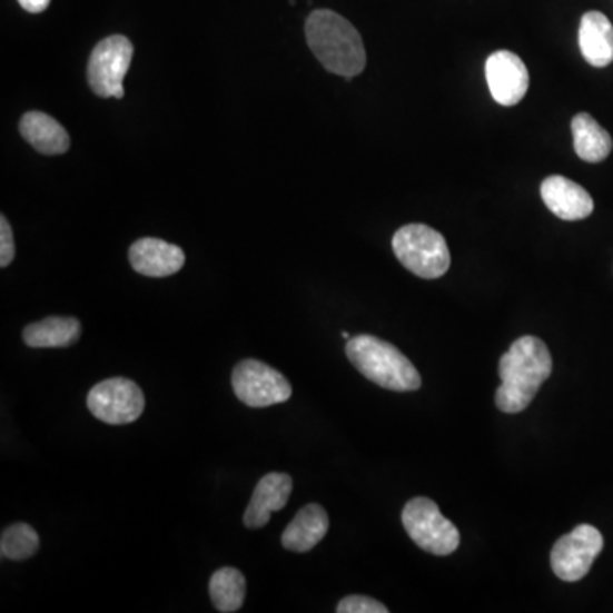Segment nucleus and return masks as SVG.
I'll return each mask as SVG.
<instances>
[{
    "instance_id": "obj_1",
    "label": "nucleus",
    "mask_w": 613,
    "mask_h": 613,
    "mask_svg": "<svg viewBox=\"0 0 613 613\" xmlns=\"http://www.w3.org/2000/svg\"><path fill=\"white\" fill-rule=\"evenodd\" d=\"M551 374L552 356L547 345L535 336L516 339L500 359L497 409L506 414L522 413L531 406L538 388Z\"/></svg>"
},
{
    "instance_id": "obj_2",
    "label": "nucleus",
    "mask_w": 613,
    "mask_h": 613,
    "mask_svg": "<svg viewBox=\"0 0 613 613\" xmlns=\"http://www.w3.org/2000/svg\"><path fill=\"white\" fill-rule=\"evenodd\" d=\"M305 38L324 69L336 76H359L367 66L364 40L355 26L329 9L314 11L305 21Z\"/></svg>"
},
{
    "instance_id": "obj_3",
    "label": "nucleus",
    "mask_w": 613,
    "mask_h": 613,
    "mask_svg": "<svg viewBox=\"0 0 613 613\" xmlns=\"http://www.w3.org/2000/svg\"><path fill=\"white\" fill-rule=\"evenodd\" d=\"M346 356L359 374L388 390L411 393L422 387V375L416 367L384 339L359 334L348 339Z\"/></svg>"
},
{
    "instance_id": "obj_4",
    "label": "nucleus",
    "mask_w": 613,
    "mask_h": 613,
    "mask_svg": "<svg viewBox=\"0 0 613 613\" xmlns=\"http://www.w3.org/2000/svg\"><path fill=\"white\" fill-rule=\"evenodd\" d=\"M393 249L404 268L425 280H436L451 268L447 240L423 224H409L397 230Z\"/></svg>"
},
{
    "instance_id": "obj_5",
    "label": "nucleus",
    "mask_w": 613,
    "mask_h": 613,
    "mask_svg": "<svg viewBox=\"0 0 613 613\" xmlns=\"http://www.w3.org/2000/svg\"><path fill=\"white\" fill-rule=\"evenodd\" d=\"M403 525L414 544L429 554L451 555L461 545L457 526L428 497H413L404 506Z\"/></svg>"
},
{
    "instance_id": "obj_6",
    "label": "nucleus",
    "mask_w": 613,
    "mask_h": 613,
    "mask_svg": "<svg viewBox=\"0 0 613 613\" xmlns=\"http://www.w3.org/2000/svg\"><path fill=\"white\" fill-rule=\"evenodd\" d=\"M134 45L123 34H113L96 45L88 63V82L101 98L121 99L123 79L131 66Z\"/></svg>"
},
{
    "instance_id": "obj_7",
    "label": "nucleus",
    "mask_w": 613,
    "mask_h": 613,
    "mask_svg": "<svg viewBox=\"0 0 613 613\" xmlns=\"http://www.w3.org/2000/svg\"><path fill=\"white\" fill-rule=\"evenodd\" d=\"M88 407L99 422L108 425H130L142 416L146 396L142 388L130 378H108L89 390Z\"/></svg>"
},
{
    "instance_id": "obj_8",
    "label": "nucleus",
    "mask_w": 613,
    "mask_h": 613,
    "mask_svg": "<svg viewBox=\"0 0 613 613\" xmlns=\"http://www.w3.org/2000/svg\"><path fill=\"white\" fill-rule=\"evenodd\" d=\"M237 399L250 407H268L287 403L291 385L280 372L259 359H243L233 372Z\"/></svg>"
},
{
    "instance_id": "obj_9",
    "label": "nucleus",
    "mask_w": 613,
    "mask_h": 613,
    "mask_svg": "<svg viewBox=\"0 0 613 613\" xmlns=\"http://www.w3.org/2000/svg\"><path fill=\"white\" fill-rule=\"evenodd\" d=\"M603 548V537L592 525H577L571 534L555 542L551 552V566L560 580L574 583L583 580Z\"/></svg>"
},
{
    "instance_id": "obj_10",
    "label": "nucleus",
    "mask_w": 613,
    "mask_h": 613,
    "mask_svg": "<svg viewBox=\"0 0 613 613\" xmlns=\"http://www.w3.org/2000/svg\"><path fill=\"white\" fill-rule=\"evenodd\" d=\"M486 80L497 105L516 106L528 92L531 76L518 55L500 50L486 60Z\"/></svg>"
},
{
    "instance_id": "obj_11",
    "label": "nucleus",
    "mask_w": 613,
    "mask_h": 613,
    "mask_svg": "<svg viewBox=\"0 0 613 613\" xmlns=\"http://www.w3.org/2000/svg\"><path fill=\"white\" fill-rule=\"evenodd\" d=\"M131 268L149 278H166L185 266L186 256L181 247L154 237L138 239L128 250Z\"/></svg>"
},
{
    "instance_id": "obj_12",
    "label": "nucleus",
    "mask_w": 613,
    "mask_h": 613,
    "mask_svg": "<svg viewBox=\"0 0 613 613\" xmlns=\"http://www.w3.org/2000/svg\"><path fill=\"white\" fill-rule=\"evenodd\" d=\"M541 195L545 207L561 220H583L589 218L595 208L590 192L564 176H548L544 179Z\"/></svg>"
},
{
    "instance_id": "obj_13",
    "label": "nucleus",
    "mask_w": 613,
    "mask_h": 613,
    "mask_svg": "<svg viewBox=\"0 0 613 613\" xmlns=\"http://www.w3.org/2000/svg\"><path fill=\"white\" fill-rule=\"evenodd\" d=\"M291 490H294V481L288 474L284 472L266 474L250 497L244 513V525L247 528H263L268 525L271 513L280 512L287 506Z\"/></svg>"
},
{
    "instance_id": "obj_14",
    "label": "nucleus",
    "mask_w": 613,
    "mask_h": 613,
    "mask_svg": "<svg viewBox=\"0 0 613 613\" xmlns=\"http://www.w3.org/2000/svg\"><path fill=\"white\" fill-rule=\"evenodd\" d=\"M577 40L590 66L603 69L613 62V26L602 12L590 11L581 18Z\"/></svg>"
},
{
    "instance_id": "obj_15",
    "label": "nucleus",
    "mask_w": 613,
    "mask_h": 613,
    "mask_svg": "<svg viewBox=\"0 0 613 613\" xmlns=\"http://www.w3.org/2000/svg\"><path fill=\"white\" fill-rule=\"evenodd\" d=\"M329 531V516L319 505H307L291 520L281 535V544L287 551L309 552L326 537Z\"/></svg>"
},
{
    "instance_id": "obj_16",
    "label": "nucleus",
    "mask_w": 613,
    "mask_h": 613,
    "mask_svg": "<svg viewBox=\"0 0 613 613\" xmlns=\"http://www.w3.org/2000/svg\"><path fill=\"white\" fill-rule=\"evenodd\" d=\"M19 131L26 142L45 154V156H59L66 154L70 147V137L66 128L50 115L41 111H30L21 118Z\"/></svg>"
},
{
    "instance_id": "obj_17",
    "label": "nucleus",
    "mask_w": 613,
    "mask_h": 613,
    "mask_svg": "<svg viewBox=\"0 0 613 613\" xmlns=\"http://www.w3.org/2000/svg\"><path fill=\"white\" fill-rule=\"evenodd\" d=\"M80 327L76 317H47L22 330V339L31 348H67L79 342Z\"/></svg>"
},
{
    "instance_id": "obj_18",
    "label": "nucleus",
    "mask_w": 613,
    "mask_h": 613,
    "mask_svg": "<svg viewBox=\"0 0 613 613\" xmlns=\"http://www.w3.org/2000/svg\"><path fill=\"white\" fill-rule=\"evenodd\" d=\"M574 150L584 162H602L613 149L609 131L589 113H577L571 121Z\"/></svg>"
},
{
    "instance_id": "obj_19",
    "label": "nucleus",
    "mask_w": 613,
    "mask_h": 613,
    "mask_svg": "<svg viewBox=\"0 0 613 613\" xmlns=\"http://www.w3.org/2000/svg\"><path fill=\"white\" fill-rule=\"evenodd\" d=\"M208 590L218 612H237L246 599V577L236 567H221L211 574Z\"/></svg>"
},
{
    "instance_id": "obj_20",
    "label": "nucleus",
    "mask_w": 613,
    "mask_h": 613,
    "mask_svg": "<svg viewBox=\"0 0 613 613\" xmlns=\"http://www.w3.org/2000/svg\"><path fill=\"white\" fill-rule=\"evenodd\" d=\"M40 547L37 531L28 523H14L2 532L0 552L9 561H26L33 557Z\"/></svg>"
},
{
    "instance_id": "obj_21",
    "label": "nucleus",
    "mask_w": 613,
    "mask_h": 613,
    "mask_svg": "<svg viewBox=\"0 0 613 613\" xmlns=\"http://www.w3.org/2000/svg\"><path fill=\"white\" fill-rule=\"evenodd\" d=\"M338 613H387L388 609L384 603L368 596L353 595L346 596L339 602Z\"/></svg>"
},
{
    "instance_id": "obj_22",
    "label": "nucleus",
    "mask_w": 613,
    "mask_h": 613,
    "mask_svg": "<svg viewBox=\"0 0 613 613\" xmlns=\"http://www.w3.org/2000/svg\"><path fill=\"white\" fill-rule=\"evenodd\" d=\"M16 246L14 236H12L11 226H9L8 218L2 215L0 217V266L8 268L14 259Z\"/></svg>"
},
{
    "instance_id": "obj_23",
    "label": "nucleus",
    "mask_w": 613,
    "mask_h": 613,
    "mask_svg": "<svg viewBox=\"0 0 613 613\" xmlns=\"http://www.w3.org/2000/svg\"><path fill=\"white\" fill-rule=\"evenodd\" d=\"M18 2L24 11L31 12V14H40L50 6V0H18Z\"/></svg>"
},
{
    "instance_id": "obj_24",
    "label": "nucleus",
    "mask_w": 613,
    "mask_h": 613,
    "mask_svg": "<svg viewBox=\"0 0 613 613\" xmlns=\"http://www.w3.org/2000/svg\"><path fill=\"white\" fill-rule=\"evenodd\" d=\"M342 336H343V338H345V339H352V338H349V334L346 333V330H343Z\"/></svg>"
}]
</instances>
